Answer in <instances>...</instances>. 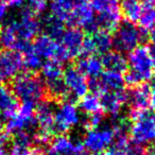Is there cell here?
Segmentation results:
<instances>
[{"mask_svg": "<svg viewBox=\"0 0 155 155\" xmlns=\"http://www.w3.org/2000/svg\"><path fill=\"white\" fill-rule=\"evenodd\" d=\"M127 155H149V153L146 150V148H143L142 146L134 144V146H129Z\"/></svg>", "mask_w": 155, "mask_h": 155, "instance_id": "d590c367", "label": "cell"}, {"mask_svg": "<svg viewBox=\"0 0 155 155\" xmlns=\"http://www.w3.org/2000/svg\"><path fill=\"white\" fill-rule=\"evenodd\" d=\"M127 68L123 79L124 84L127 86H137L150 81L154 74L155 65L151 58L148 46H138L129 52Z\"/></svg>", "mask_w": 155, "mask_h": 155, "instance_id": "6da1fadb", "label": "cell"}, {"mask_svg": "<svg viewBox=\"0 0 155 155\" xmlns=\"http://www.w3.org/2000/svg\"><path fill=\"white\" fill-rule=\"evenodd\" d=\"M7 12H8V7L0 0V22L2 21V19L5 17Z\"/></svg>", "mask_w": 155, "mask_h": 155, "instance_id": "f35d334b", "label": "cell"}, {"mask_svg": "<svg viewBox=\"0 0 155 155\" xmlns=\"http://www.w3.org/2000/svg\"><path fill=\"white\" fill-rule=\"evenodd\" d=\"M115 139V133L112 127H103L89 130L85 134L83 139V146L91 153L102 152L108 149Z\"/></svg>", "mask_w": 155, "mask_h": 155, "instance_id": "30bf717a", "label": "cell"}, {"mask_svg": "<svg viewBox=\"0 0 155 155\" xmlns=\"http://www.w3.org/2000/svg\"><path fill=\"white\" fill-rule=\"evenodd\" d=\"M67 22L71 25V27H75L81 30L84 29L91 33L99 30L97 19H96V14L88 2L74 5L69 14Z\"/></svg>", "mask_w": 155, "mask_h": 155, "instance_id": "9c48e42d", "label": "cell"}, {"mask_svg": "<svg viewBox=\"0 0 155 155\" xmlns=\"http://www.w3.org/2000/svg\"><path fill=\"white\" fill-rule=\"evenodd\" d=\"M103 113H95V114L91 115H87L86 119L84 121V127L87 130H94V129H98V127H101L102 122H103Z\"/></svg>", "mask_w": 155, "mask_h": 155, "instance_id": "836d02e7", "label": "cell"}, {"mask_svg": "<svg viewBox=\"0 0 155 155\" xmlns=\"http://www.w3.org/2000/svg\"><path fill=\"white\" fill-rule=\"evenodd\" d=\"M150 106L155 110V84L150 87Z\"/></svg>", "mask_w": 155, "mask_h": 155, "instance_id": "74e56055", "label": "cell"}, {"mask_svg": "<svg viewBox=\"0 0 155 155\" xmlns=\"http://www.w3.org/2000/svg\"><path fill=\"white\" fill-rule=\"evenodd\" d=\"M80 122L79 108L72 100H65L54 112L53 133H67Z\"/></svg>", "mask_w": 155, "mask_h": 155, "instance_id": "52a82bcc", "label": "cell"}, {"mask_svg": "<svg viewBox=\"0 0 155 155\" xmlns=\"http://www.w3.org/2000/svg\"><path fill=\"white\" fill-rule=\"evenodd\" d=\"M103 68L110 71H115L119 73H125L127 70V61L122 53L118 51H108L103 54L101 58Z\"/></svg>", "mask_w": 155, "mask_h": 155, "instance_id": "7402d4cb", "label": "cell"}, {"mask_svg": "<svg viewBox=\"0 0 155 155\" xmlns=\"http://www.w3.org/2000/svg\"><path fill=\"white\" fill-rule=\"evenodd\" d=\"M91 155H106L103 152H98V153H91Z\"/></svg>", "mask_w": 155, "mask_h": 155, "instance_id": "7bdbcfd3", "label": "cell"}, {"mask_svg": "<svg viewBox=\"0 0 155 155\" xmlns=\"http://www.w3.org/2000/svg\"><path fill=\"white\" fill-rule=\"evenodd\" d=\"M31 48L41 60H55L60 45L58 41L44 33L35 37Z\"/></svg>", "mask_w": 155, "mask_h": 155, "instance_id": "9a60e30c", "label": "cell"}, {"mask_svg": "<svg viewBox=\"0 0 155 155\" xmlns=\"http://www.w3.org/2000/svg\"><path fill=\"white\" fill-rule=\"evenodd\" d=\"M35 16L44 14L48 9L47 0H28V3L26 5Z\"/></svg>", "mask_w": 155, "mask_h": 155, "instance_id": "d6a6232c", "label": "cell"}, {"mask_svg": "<svg viewBox=\"0 0 155 155\" xmlns=\"http://www.w3.org/2000/svg\"><path fill=\"white\" fill-rule=\"evenodd\" d=\"M48 5L50 9V15L65 24L68 20L71 10L74 7V1L73 0H50Z\"/></svg>", "mask_w": 155, "mask_h": 155, "instance_id": "484cf974", "label": "cell"}, {"mask_svg": "<svg viewBox=\"0 0 155 155\" xmlns=\"http://www.w3.org/2000/svg\"><path fill=\"white\" fill-rule=\"evenodd\" d=\"M74 1V5H78V3H82V2H88V0H73Z\"/></svg>", "mask_w": 155, "mask_h": 155, "instance_id": "b9f144b4", "label": "cell"}, {"mask_svg": "<svg viewBox=\"0 0 155 155\" xmlns=\"http://www.w3.org/2000/svg\"><path fill=\"white\" fill-rule=\"evenodd\" d=\"M149 51H150L151 58H152L153 63H154V65H155V46H152V45H151L150 47H149Z\"/></svg>", "mask_w": 155, "mask_h": 155, "instance_id": "ab89813d", "label": "cell"}, {"mask_svg": "<svg viewBox=\"0 0 155 155\" xmlns=\"http://www.w3.org/2000/svg\"><path fill=\"white\" fill-rule=\"evenodd\" d=\"M41 71V78H43L41 80L45 84H48V83L62 80L64 69H63L62 63L55 60H47L45 63H43Z\"/></svg>", "mask_w": 155, "mask_h": 155, "instance_id": "cb8c5ba5", "label": "cell"}, {"mask_svg": "<svg viewBox=\"0 0 155 155\" xmlns=\"http://www.w3.org/2000/svg\"><path fill=\"white\" fill-rule=\"evenodd\" d=\"M9 25L13 28L15 34L20 41L28 43H30L39 34L41 29V21L27 7L22 8L18 18L11 20Z\"/></svg>", "mask_w": 155, "mask_h": 155, "instance_id": "8992f818", "label": "cell"}, {"mask_svg": "<svg viewBox=\"0 0 155 155\" xmlns=\"http://www.w3.org/2000/svg\"><path fill=\"white\" fill-rule=\"evenodd\" d=\"M129 148V136L127 134L115 136L113 143L110 146L106 155H127Z\"/></svg>", "mask_w": 155, "mask_h": 155, "instance_id": "f546056e", "label": "cell"}, {"mask_svg": "<svg viewBox=\"0 0 155 155\" xmlns=\"http://www.w3.org/2000/svg\"><path fill=\"white\" fill-rule=\"evenodd\" d=\"M120 11L127 21L136 22L141 13V1L140 0H120Z\"/></svg>", "mask_w": 155, "mask_h": 155, "instance_id": "4316f807", "label": "cell"}, {"mask_svg": "<svg viewBox=\"0 0 155 155\" xmlns=\"http://www.w3.org/2000/svg\"><path fill=\"white\" fill-rule=\"evenodd\" d=\"M98 78H99L100 82H101L102 86L104 87L106 93L107 91H123V88L125 86L122 73L105 70Z\"/></svg>", "mask_w": 155, "mask_h": 155, "instance_id": "d4e9b609", "label": "cell"}, {"mask_svg": "<svg viewBox=\"0 0 155 155\" xmlns=\"http://www.w3.org/2000/svg\"><path fill=\"white\" fill-rule=\"evenodd\" d=\"M120 0H89V5L97 14L96 19L99 30H116L121 22Z\"/></svg>", "mask_w": 155, "mask_h": 155, "instance_id": "3957f363", "label": "cell"}, {"mask_svg": "<svg viewBox=\"0 0 155 155\" xmlns=\"http://www.w3.org/2000/svg\"><path fill=\"white\" fill-rule=\"evenodd\" d=\"M130 138L137 146L155 143V113L144 110L129 130Z\"/></svg>", "mask_w": 155, "mask_h": 155, "instance_id": "5b68a950", "label": "cell"}, {"mask_svg": "<svg viewBox=\"0 0 155 155\" xmlns=\"http://www.w3.org/2000/svg\"><path fill=\"white\" fill-rule=\"evenodd\" d=\"M63 82L68 91L69 99H81L88 91V81L86 77L78 70L77 67L68 66L63 72Z\"/></svg>", "mask_w": 155, "mask_h": 155, "instance_id": "8fae6325", "label": "cell"}, {"mask_svg": "<svg viewBox=\"0 0 155 155\" xmlns=\"http://www.w3.org/2000/svg\"><path fill=\"white\" fill-rule=\"evenodd\" d=\"M54 110L53 104L47 100H41L38 105L35 107V122L39 127V131L46 132L48 134L53 133L54 122Z\"/></svg>", "mask_w": 155, "mask_h": 155, "instance_id": "e0dca14e", "label": "cell"}, {"mask_svg": "<svg viewBox=\"0 0 155 155\" xmlns=\"http://www.w3.org/2000/svg\"><path fill=\"white\" fill-rule=\"evenodd\" d=\"M7 155H34V153L30 148H18L13 146L10 150H8Z\"/></svg>", "mask_w": 155, "mask_h": 155, "instance_id": "e575fe53", "label": "cell"}, {"mask_svg": "<svg viewBox=\"0 0 155 155\" xmlns=\"http://www.w3.org/2000/svg\"><path fill=\"white\" fill-rule=\"evenodd\" d=\"M144 38V33L129 21L122 22L115 30L113 36V47L120 53H129L132 50L140 46Z\"/></svg>", "mask_w": 155, "mask_h": 155, "instance_id": "277c9868", "label": "cell"}, {"mask_svg": "<svg viewBox=\"0 0 155 155\" xmlns=\"http://www.w3.org/2000/svg\"><path fill=\"white\" fill-rule=\"evenodd\" d=\"M13 146L18 148H30L33 143V136L27 131L13 134Z\"/></svg>", "mask_w": 155, "mask_h": 155, "instance_id": "1f68e13d", "label": "cell"}, {"mask_svg": "<svg viewBox=\"0 0 155 155\" xmlns=\"http://www.w3.org/2000/svg\"><path fill=\"white\" fill-rule=\"evenodd\" d=\"M150 39H151V45L155 46V30H153L150 33Z\"/></svg>", "mask_w": 155, "mask_h": 155, "instance_id": "60d3db41", "label": "cell"}, {"mask_svg": "<svg viewBox=\"0 0 155 155\" xmlns=\"http://www.w3.org/2000/svg\"><path fill=\"white\" fill-rule=\"evenodd\" d=\"M74 141L65 135H58L50 141L46 155H73Z\"/></svg>", "mask_w": 155, "mask_h": 155, "instance_id": "603a6c76", "label": "cell"}, {"mask_svg": "<svg viewBox=\"0 0 155 155\" xmlns=\"http://www.w3.org/2000/svg\"><path fill=\"white\" fill-rule=\"evenodd\" d=\"M100 100L102 112L112 117H117L127 103V93L124 91H107L100 97Z\"/></svg>", "mask_w": 155, "mask_h": 155, "instance_id": "2e32d148", "label": "cell"}, {"mask_svg": "<svg viewBox=\"0 0 155 155\" xmlns=\"http://www.w3.org/2000/svg\"><path fill=\"white\" fill-rule=\"evenodd\" d=\"M141 13L138 18V28L146 34L155 30V0H140Z\"/></svg>", "mask_w": 155, "mask_h": 155, "instance_id": "ffe728a7", "label": "cell"}, {"mask_svg": "<svg viewBox=\"0 0 155 155\" xmlns=\"http://www.w3.org/2000/svg\"><path fill=\"white\" fill-rule=\"evenodd\" d=\"M84 39V33L81 29L75 27H69L65 29L63 34L58 38V44L65 52L68 61L73 60L82 54Z\"/></svg>", "mask_w": 155, "mask_h": 155, "instance_id": "7c38bea8", "label": "cell"}, {"mask_svg": "<svg viewBox=\"0 0 155 155\" xmlns=\"http://www.w3.org/2000/svg\"><path fill=\"white\" fill-rule=\"evenodd\" d=\"M127 103L131 110H147L150 106V86L144 83L132 87L127 93Z\"/></svg>", "mask_w": 155, "mask_h": 155, "instance_id": "ac0fdd59", "label": "cell"}, {"mask_svg": "<svg viewBox=\"0 0 155 155\" xmlns=\"http://www.w3.org/2000/svg\"><path fill=\"white\" fill-rule=\"evenodd\" d=\"M18 100L9 86L0 84V115L3 119H9L17 112Z\"/></svg>", "mask_w": 155, "mask_h": 155, "instance_id": "d6986e66", "label": "cell"}, {"mask_svg": "<svg viewBox=\"0 0 155 155\" xmlns=\"http://www.w3.org/2000/svg\"><path fill=\"white\" fill-rule=\"evenodd\" d=\"M75 67L84 77L91 78V79L100 77V74L103 72V65H102L101 58L96 55L84 56L80 61H78Z\"/></svg>", "mask_w": 155, "mask_h": 155, "instance_id": "44dd1931", "label": "cell"}, {"mask_svg": "<svg viewBox=\"0 0 155 155\" xmlns=\"http://www.w3.org/2000/svg\"><path fill=\"white\" fill-rule=\"evenodd\" d=\"M11 91L21 102H33L36 104L44 100L46 86L41 78L34 73H19L11 83Z\"/></svg>", "mask_w": 155, "mask_h": 155, "instance_id": "7a4b0ae2", "label": "cell"}, {"mask_svg": "<svg viewBox=\"0 0 155 155\" xmlns=\"http://www.w3.org/2000/svg\"><path fill=\"white\" fill-rule=\"evenodd\" d=\"M24 67L29 71H36L43 66V60L35 53L30 47V49L24 53Z\"/></svg>", "mask_w": 155, "mask_h": 155, "instance_id": "4dcf8cb0", "label": "cell"}, {"mask_svg": "<svg viewBox=\"0 0 155 155\" xmlns=\"http://www.w3.org/2000/svg\"><path fill=\"white\" fill-rule=\"evenodd\" d=\"M79 107L82 112H84L87 115L102 112L100 97L93 93L86 94L84 97L81 98L80 102H79Z\"/></svg>", "mask_w": 155, "mask_h": 155, "instance_id": "83f0119b", "label": "cell"}, {"mask_svg": "<svg viewBox=\"0 0 155 155\" xmlns=\"http://www.w3.org/2000/svg\"><path fill=\"white\" fill-rule=\"evenodd\" d=\"M24 68L22 54L14 50H0V74L3 80L14 79Z\"/></svg>", "mask_w": 155, "mask_h": 155, "instance_id": "5bb4252c", "label": "cell"}, {"mask_svg": "<svg viewBox=\"0 0 155 155\" xmlns=\"http://www.w3.org/2000/svg\"><path fill=\"white\" fill-rule=\"evenodd\" d=\"M7 7L19 8L24 5V0H1Z\"/></svg>", "mask_w": 155, "mask_h": 155, "instance_id": "8d00e7d4", "label": "cell"}, {"mask_svg": "<svg viewBox=\"0 0 155 155\" xmlns=\"http://www.w3.org/2000/svg\"><path fill=\"white\" fill-rule=\"evenodd\" d=\"M113 47V36L110 32L104 30H97L91 33L87 38L84 39L82 47V54L84 56L95 54H105L110 51Z\"/></svg>", "mask_w": 155, "mask_h": 155, "instance_id": "4fadbf2b", "label": "cell"}, {"mask_svg": "<svg viewBox=\"0 0 155 155\" xmlns=\"http://www.w3.org/2000/svg\"><path fill=\"white\" fill-rule=\"evenodd\" d=\"M43 27L46 31V34L49 35L50 37H52L53 39L58 41L61 37V35L63 34L65 30L64 22L61 20L54 18L53 16H47L44 20Z\"/></svg>", "mask_w": 155, "mask_h": 155, "instance_id": "f1b7e54d", "label": "cell"}, {"mask_svg": "<svg viewBox=\"0 0 155 155\" xmlns=\"http://www.w3.org/2000/svg\"><path fill=\"white\" fill-rule=\"evenodd\" d=\"M35 107L36 104L33 102H22L17 112L8 119L5 124V131L9 134H15L26 131L27 129L34 127L35 122Z\"/></svg>", "mask_w": 155, "mask_h": 155, "instance_id": "ba28073f", "label": "cell"}]
</instances>
